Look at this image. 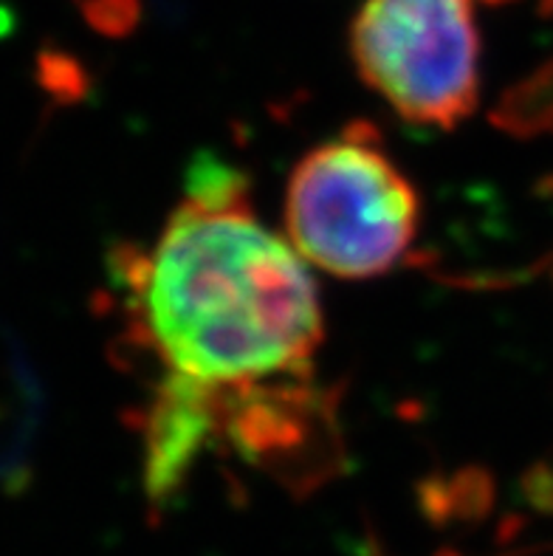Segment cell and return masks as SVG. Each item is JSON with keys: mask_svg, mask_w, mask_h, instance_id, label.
I'll return each instance as SVG.
<instances>
[{"mask_svg": "<svg viewBox=\"0 0 553 556\" xmlns=\"http://www.w3.org/2000/svg\"><path fill=\"white\" fill-rule=\"evenodd\" d=\"M449 556H452V554H449Z\"/></svg>", "mask_w": 553, "mask_h": 556, "instance_id": "obj_7", "label": "cell"}, {"mask_svg": "<svg viewBox=\"0 0 553 556\" xmlns=\"http://www.w3.org/2000/svg\"><path fill=\"white\" fill-rule=\"evenodd\" d=\"M210 444L286 492H316L348 460L337 388L314 374L210 384Z\"/></svg>", "mask_w": 553, "mask_h": 556, "instance_id": "obj_4", "label": "cell"}, {"mask_svg": "<svg viewBox=\"0 0 553 556\" xmlns=\"http://www.w3.org/2000/svg\"><path fill=\"white\" fill-rule=\"evenodd\" d=\"M491 122L517 139L553 134V60L512 85L494 105Z\"/></svg>", "mask_w": 553, "mask_h": 556, "instance_id": "obj_5", "label": "cell"}, {"mask_svg": "<svg viewBox=\"0 0 553 556\" xmlns=\"http://www.w3.org/2000/svg\"><path fill=\"white\" fill-rule=\"evenodd\" d=\"M351 56L362 83L410 125L455 130L477 111L475 0H365Z\"/></svg>", "mask_w": 553, "mask_h": 556, "instance_id": "obj_3", "label": "cell"}, {"mask_svg": "<svg viewBox=\"0 0 553 556\" xmlns=\"http://www.w3.org/2000/svg\"><path fill=\"white\" fill-rule=\"evenodd\" d=\"M542 12L553 14V0H542Z\"/></svg>", "mask_w": 553, "mask_h": 556, "instance_id": "obj_6", "label": "cell"}, {"mask_svg": "<svg viewBox=\"0 0 553 556\" xmlns=\"http://www.w3.org/2000/svg\"><path fill=\"white\" fill-rule=\"evenodd\" d=\"M127 339L162 376L243 384L314 374L325 339L305 257L257 218L249 178L203 155L150 249L113 254Z\"/></svg>", "mask_w": 553, "mask_h": 556, "instance_id": "obj_1", "label": "cell"}, {"mask_svg": "<svg viewBox=\"0 0 553 556\" xmlns=\"http://www.w3.org/2000/svg\"><path fill=\"white\" fill-rule=\"evenodd\" d=\"M282 220L291 247L328 275L370 280L401 266L420 195L370 122H351L294 164Z\"/></svg>", "mask_w": 553, "mask_h": 556, "instance_id": "obj_2", "label": "cell"}]
</instances>
